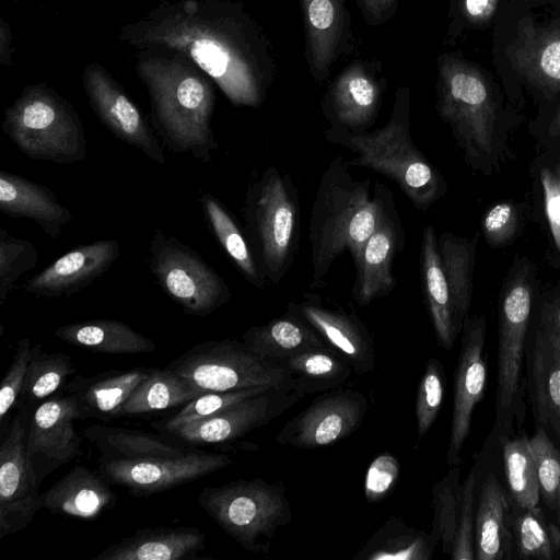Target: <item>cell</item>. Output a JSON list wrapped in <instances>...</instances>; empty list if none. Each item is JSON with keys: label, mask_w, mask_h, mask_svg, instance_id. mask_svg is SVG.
<instances>
[{"label": "cell", "mask_w": 560, "mask_h": 560, "mask_svg": "<svg viewBox=\"0 0 560 560\" xmlns=\"http://www.w3.org/2000/svg\"><path fill=\"white\" fill-rule=\"evenodd\" d=\"M506 57L513 70L532 85L551 92L560 90V24L541 25L523 16Z\"/></svg>", "instance_id": "d4e9b609"}, {"label": "cell", "mask_w": 560, "mask_h": 560, "mask_svg": "<svg viewBox=\"0 0 560 560\" xmlns=\"http://www.w3.org/2000/svg\"><path fill=\"white\" fill-rule=\"evenodd\" d=\"M243 213L247 236L268 283L287 276L300 244V203L288 173L268 166L252 183Z\"/></svg>", "instance_id": "8992f818"}, {"label": "cell", "mask_w": 560, "mask_h": 560, "mask_svg": "<svg viewBox=\"0 0 560 560\" xmlns=\"http://www.w3.org/2000/svg\"><path fill=\"white\" fill-rule=\"evenodd\" d=\"M436 110L474 167L493 154L495 103L482 72L455 54L438 59Z\"/></svg>", "instance_id": "ba28073f"}, {"label": "cell", "mask_w": 560, "mask_h": 560, "mask_svg": "<svg viewBox=\"0 0 560 560\" xmlns=\"http://www.w3.org/2000/svg\"><path fill=\"white\" fill-rule=\"evenodd\" d=\"M54 335L91 352L108 354L148 353L155 350L153 340L116 319H93L58 327Z\"/></svg>", "instance_id": "836d02e7"}, {"label": "cell", "mask_w": 560, "mask_h": 560, "mask_svg": "<svg viewBox=\"0 0 560 560\" xmlns=\"http://www.w3.org/2000/svg\"><path fill=\"white\" fill-rule=\"evenodd\" d=\"M165 368L205 392L257 387L292 392L290 376L280 362L259 357L233 338L197 343Z\"/></svg>", "instance_id": "30bf717a"}, {"label": "cell", "mask_w": 560, "mask_h": 560, "mask_svg": "<svg viewBox=\"0 0 560 560\" xmlns=\"http://www.w3.org/2000/svg\"><path fill=\"white\" fill-rule=\"evenodd\" d=\"M119 255L116 240H98L80 245L30 278L22 289L38 298L70 296L103 276Z\"/></svg>", "instance_id": "603a6c76"}, {"label": "cell", "mask_w": 560, "mask_h": 560, "mask_svg": "<svg viewBox=\"0 0 560 560\" xmlns=\"http://www.w3.org/2000/svg\"><path fill=\"white\" fill-rule=\"evenodd\" d=\"M555 173H556L557 177L560 179V165H557L555 167Z\"/></svg>", "instance_id": "94428289"}, {"label": "cell", "mask_w": 560, "mask_h": 560, "mask_svg": "<svg viewBox=\"0 0 560 560\" xmlns=\"http://www.w3.org/2000/svg\"><path fill=\"white\" fill-rule=\"evenodd\" d=\"M0 210L10 218L33 220L52 238L73 218L47 187L7 171L0 172Z\"/></svg>", "instance_id": "4dcf8cb0"}, {"label": "cell", "mask_w": 560, "mask_h": 560, "mask_svg": "<svg viewBox=\"0 0 560 560\" xmlns=\"http://www.w3.org/2000/svg\"><path fill=\"white\" fill-rule=\"evenodd\" d=\"M305 58L315 82L328 79L332 65L351 48L350 14L345 0H300Z\"/></svg>", "instance_id": "cb8c5ba5"}, {"label": "cell", "mask_w": 560, "mask_h": 560, "mask_svg": "<svg viewBox=\"0 0 560 560\" xmlns=\"http://www.w3.org/2000/svg\"><path fill=\"white\" fill-rule=\"evenodd\" d=\"M82 79L90 106L102 124L120 141L165 164L167 159L153 129L107 69L91 62Z\"/></svg>", "instance_id": "e0dca14e"}, {"label": "cell", "mask_w": 560, "mask_h": 560, "mask_svg": "<svg viewBox=\"0 0 560 560\" xmlns=\"http://www.w3.org/2000/svg\"><path fill=\"white\" fill-rule=\"evenodd\" d=\"M527 400L536 427L551 431L560 443V329L549 303L541 310L526 343Z\"/></svg>", "instance_id": "ac0fdd59"}, {"label": "cell", "mask_w": 560, "mask_h": 560, "mask_svg": "<svg viewBox=\"0 0 560 560\" xmlns=\"http://www.w3.org/2000/svg\"><path fill=\"white\" fill-rule=\"evenodd\" d=\"M550 305V308L552 311V314L555 316V319L558 324V327L560 329V294L557 295L551 302H548Z\"/></svg>", "instance_id": "6f0895ef"}, {"label": "cell", "mask_w": 560, "mask_h": 560, "mask_svg": "<svg viewBox=\"0 0 560 560\" xmlns=\"http://www.w3.org/2000/svg\"><path fill=\"white\" fill-rule=\"evenodd\" d=\"M268 389L271 388L257 387L230 392H207L184 405L173 417L152 423V425L160 429L163 433H167L182 424L210 417Z\"/></svg>", "instance_id": "f6af8a7d"}, {"label": "cell", "mask_w": 560, "mask_h": 560, "mask_svg": "<svg viewBox=\"0 0 560 560\" xmlns=\"http://www.w3.org/2000/svg\"><path fill=\"white\" fill-rule=\"evenodd\" d=\"M405 247V231L388 190L377 225L353 258L352 296L360 306L388 295L397 285L393 261Z\"/></svg>", "instance_id": "ffe728a7"}, {"label": "cell", "mask_w": 560, "mask_h": 560, "mask_svg": "<svg viewBox=\"0 0 560 560\" xmlns=\"http://www.w3.org/2000/svg\"><path fill=\"white\" fill-rule=\"evenodd\" d=\"M528 443L537 470L540 501L555 513L560 487V447L556 445L545 427H536L535 433L528 438Z\"/></svg>", "instance_id": "ee69618b"}, {"label": "cell", "mask_w": 560, "mask_h": 560, "mask_svg": "<svg viewBox=\"0 0 560 560\" xmlns=\"http://www.w3.org/2000/svg\"><path fill=\"white\" fill-rule=\"evenodd\" d=\"M499 0H458L460 15L471 24L489 21L497 11Z\"/></svg>", "instance_id": "11a10c76"}, {"label": "cell", "mask_w": 560, "mask_h": 560, "mask_svg": "<svg viewBox=\"0 0 560 560\" xmlns=\"http://www.w3.org/2000/svg\"><path fill=\"white\" fill-rule=\"evenodd\" d=\"M459 475V466L451 467L432 487L433 521L430 533L447 555L453 549L462 505L463 485Z\"/></svg>", "instance_id": "7bdbcfd3"}, {"label": "cell", "mask_w": 560, "mask_h": 560, "mask_svg": "<svg viewBox=\"0 0 560 560\" xmlns=\"http://www.w3.org/2000/svg\"><path fill=\"white\" fill-rule=\"evenodd\" d=\"M291 380V389L302 398L341 387L352 368L329 347L315 348L280 362Z\"/></svg>", "instance_id": "e575fe53"}, {"label": "cell", "mask_w": 560, "mask_h": 560, "mask_svg": "<svg viewBox=\"0 0 560 560\" xmlns=\"http://www.w3.org/2000/svg\"><path fill=\"white\" fill-rule=\"evenodd\" d=\"M205 393L167 368L152 369L148 378L135 388L122 405L121 411L124 416L160 411L186 405Z\"/></svg>", "instance_id": "f35d334b"}, {"label": "cell", "mask_w": 560, "mask_h": 560, "mask_svg": "<svg viewBox=\"0 0 560 560\" xmlns=\"http://www.w3.org/2000/svg\"><path fill=\"white\" fill-rule=\"evenodd\" d=\"M511 500L497 475L489 472L481 485L475 514V560L515 558L510 527Z\"/></svg>", "instance_id": "f1b7e54d"}, {"label": "cell", "mask_w": 560, "mask_h": 560, "mask_svg": "<svg viewBox=\"0 0 560 560\" xmlns=\"http://www.w3.org/2000/svg\"><path fill=\"white\" fill-rule=\"evenodd\" d=\"M135 69L148 91L153 127L164 143L174 152L211 162L219 148L211 127L213 80L179 52L141 51Z\"/></svg>", "instance_id": "7a4b0ae2"}, {"label": "cell", "mask_w": 560, "mask_h": 560, "mask_svg": "<svg viewBox=\"0 0 560 560\" xmlns=\"http://www.w3.org/2000/svg\"><path fill=\"white\" fill-rule=\"evenodd\" d=\"M75 372L72 359L63 352H45L37 343L31 349L28 369L19 402L32 411L66 384Z\"/></svg>", "instance_id": "b9f144b4"}, {"label": "cell", "mask_w": 560, "mask_h": 560, "mask_svg": "<svg viewBox=\"0 0 560 560\" xmlns=\"http://www.w3.org/2000/svg\"><path fill=\"white\" fill-rule=\"evenodd\" d=\"M287 310L306 322L355 373L366 374L374 370L373 337L355 313L325 306L320 296L313 292L304 293L299 302H289Z\"/></svg>", "instance_id": "7402d4cb"}, {"label": "cell", "mask_w": 560, "mask_h": 560, "mask_svg": "<svg viewBox=\"0 0 560 560\" xmlns=\"http://www.w3.org/2000/svg\"><path fill=\"white\" fill-rule=\"evenodd\" d=\"M532 306V284L526 272L517 271L505 285L499 306L495 417L483 450L515 435L525 421L524 366Z\"/></svg>", "instance_id": "52a82bcc"}, {"label": "cell", "mask_w": 560, "mask_h": 560, "mask_svg": "<svg viewBox=\"0 0 560 560\" xmlns=\"http://www.w3.org/2000/svg\"><path fill=\"white\" fill-rule=\"evenodd\" d=\"M117 494L109 482L82 465L74 466L40 494L42 509L80 520H94L115 506Z\"/></svg>", "instance_id": "83f0119b"}, {"label": "cell", "mask_w": 560, "mask_h": 560, "mask_svg": "<svg viewBox=\"0 0 560 560\" xmlns=\"http://www.w3.org/2000/svg\"><path fill=\"white\" fill-rule=\"evenodd\" d=\"M438 244L454 314L457 323L463 327L472 296L475 243L445 232L438 237Z\"/></svg>", "instance_id": "ab89813d"}, {"label": "cell", "mask_w": 560, "mask_h": 560, "mask_svg": "<svg viewBox=\"0 0 560 560\" xmlns=\"http://www.w3.org/2000/svg\"><path fill=\"white\" fill-rule=\"evenodd\" d=\"M555 521H556L558 527L560 528V487H559V495H558V505H557V510L555 512Z\"/></svg>", "instance_id": "91938a15"}, {"label": "cell", "mask_w": 560, "mask_h": 560, "mask_svg": "<svg viewBox=\"0 0 560 560\" xmlns=\"http://www.w3.org/2000/svg\"><path fill=\"white\" fill-rule=\"evenodd\" d=\"M205 544L206 534L196 527H145L109 545L93 560H194Z\"/></svg>", "instance_id": "4316f807"}, {"label": "cell", "mask_w": 560, "mask_h": 560, "mask_svg": "<svg viewBox=\"0 0 560 560\" xmlns=\"http://www.w3.org/2000/svg\"><path fill=\"white\" fill-rule=\"evenodd\" d=\"M400 465L390 453L378 454L370 464L364 482L368 502L377 503L388 497L398 482Z\"/></svg>", "instance_id": "f907efd6"}, {"label": "cell", "mask_w": 560, "mask_h": 560, "mask_svg": "<svg viewBox=\"0 0 560 560\" xmlns=\"http://www.w3.org/2000/svg\"><path fill=\"white\" fill-rule=\"evenodd\" d=\"M385 90L378 65L355 60L332 80L322 101L330 126L349 130L371 127L377 117Z\"/></svg>", "instance_id": "44dd1931"}, {"label": "cell", "mask_w": 560, "mask_h": 560, "mask_svg": "<svg viewBox=\"0 0 560 560\" xmlns=\"http://www.w3.org/2000/svg\"><path fill=\"white\" fill-rule=\"evenodd\" d=\"M368 405L366 396L358 390L336 388L325 392L289 420L276 441L303 450L332 445L359 429Z\"/></svg>", "instance_id": "5bb4252c"}, {"label": "cell", "mask_w": 560, "mask_h": 560, "mask_svg": "<svg viewBox=\"0 0 560 560\" xmlns=\"http://www.w3.org/2000/svg\"><path fill=\"white\" fill-rule=\"evenodd\" d=\"M208 224L218 242L245 278L253 287L262 289L267 280L260 269L248 236L241 229L231 212L211 194L200 197Z\"/></svg>", "instance_id": "d590c367"}, {"label": "cell", "mask_w": 560, "mask_h": 560, "mask_svg": "<svg viewBox=\"0 0 560 560\" xmlns=\"http://www.w3.org/2000/svg\"><path fill=\"white\" fill-rule=\"evenodd\" d=\"M476 467L463 483L462 505L453 549V560H475Z\"/></svg>", "instance_id": "c3c4849f"}, {"label": "cell", "mask_w": 560, "mask_h": 560, "mask_svg": "<svg viewBox=\"0 0 560 560\" xmlns=\"http://www.w3.org/2000/svg\"><path fill=\"white\" fill-rule=\"evenodd\" d=\"M151 372L152 368L137 366L77 375L66 384V393L77 404L79 420L95 418L109 422L124 416L122 405Z\"/></svg>", "instance_id": "484cf974"}, {"label": "cell", "mask_w": 560, "mask_h": 560, "mask_svg": "<svg viewBox=\"0 0 560 560\" xmlns=\"http://www.w3.org/2000/svg\"><path fill=\"white\" fill-rule=\"evenodd\" d=\"M117 38L141 51L186 56L234 106H260L277 73L269 37L240 1L161 0Z\"/></svg>", "instance_id": "6da1fadb"}, {"label": "cell", "mask_w": 560, "mask_h": 560, "mask_svg": "<svg viewBox=\"0 0 560 560\" xmlns=\"http://www.w3.org/2000/svg\"><path fill=\"white\" fill-rule=\"evenodd\" d=\"M545 210L557 248L560 250V179L548 168L540 172Z\"/></svg>", "instance_id": "f5cc1de1"}, {"label": "cell", "mask_w": 560, "mask_h": 560, "mask_svg": "<svg viewBox=\"0 0 560 560\" xmlns=\"http://www.w3.org/2000/svg\"><path fill=\"white\" fill-rule=\"evenodd\" d=\"M37 260L38 253L32 242L0 230V308L18 279L34 269Z\"/></svg>", "instance_id": "bcb514c9"}, {"label": "cell", "mask_w": 560, "mask_h": 560, "mask_svg": "<svg viewBox=\"0 0 560 560\" xmlns=\"http://www.w3.org/2000/svg\"><path fill=\"white\" fill-rule=\"evenodd\" d=\"M518 214L514 205L501 202L492 207L485 215L482 230L489 245H506L515 235Z\"/></svg>", "instance_id": "816d5d0a"}, {"label": "cell", "mask_w": 560, "mask_h": 560, "mask_svg": "<svg viewBox=\"0 0 560 560\" xmlns=\"http://www.w3.org/2000/svg\"><path fill=\"white\" fill-rule=\"evenodd\" d=\"M234 464L228 454L199 448L175 457L98 458V471L133 497H149L195 481Z\"/></svg>", "instance_id": "7c38bea8"}, {"label": "cell", "mask_w": 560, "mask_h": 560, "mask_svg": "<svg viewBox=\"0 0 560 560\" xmlns=\"http://www.w3.org/2000/svg\"><path fill=\"white\" fill-rule=\"evenodd\" d=\"M198 503L230 537L255 553L268 552L277 530L293 517L285 483L262 478L206 487Z\"/></svg>", "instance_id": "9c48e42d"}, {"label": "cell", "mask_w": 560, "mask_h": 560, "mask_svg": "<svg viewBox=\"0 0 560 560\" xmlns=\"http://www.w3.org/2000/svg\"><path fill=\"white\" fill-rule=\"evenodd\" d=\"M550 131L553 135L560 136V105L550 126Z\"/></svg>", "instance_id": "680465c9"}, {"label": "cell", "mask_w": 560, "mask_h": 560, "mask_svg": "<svg viewBox=\"0 0 560 560\" xmlns=\"http://www.w3.org/2000/svg\"><path fill=\"white\" fill-rule=\"evenodd\" d=\"M438 541L430 532L388 518L354 556L355 560H430Z\"/></svg>", "instance_id": "8d00e7d4"}, {"label": "cell", "mask_w": 560, "mask_h": 560, "mask_svg": "<svg viewBox=\"0 0 560 560\" xmlns=\"http://www.w3.org/2000/svg\"><path fill=\"white\" fill-rule=\"evenodd\" d=\"M301 399L302 397L293 392L271 388L210 417L182 424L167 434L189 445L234 442L268 424Z\"/></svg>", "instance_id": "d6986e66"}, {"label": "cell", "mask_w": 560, "mask_h": 560, "mask_svg": "<svg viewBox=\"0 0 560 560\" xmlns=\"http://www.w3.org/2000/svg\"><path fill=\"white\" fill-rule=\"evenodd\" d=\"M460 350L454 372V399L445 463L459 466L462 451L471 430L472 413L487 385L485 357L486 318L466 317L460 331Z\"/></svg>", "instance_id": "2e32d148"}, {"label": "cell", "mask_w": 560, "mask_h": 560, "mask_svg": "<svg viewBox=\"0 0 560 560\" xmlns=\"http://www.w3.org/2000/svg\"><path fill=\"white\" fill-rule=\"evenodd\" d=\"M242 341L259 357L275 362L328 347L306 322L289 310L265 325L248 328Z\"/></svg>", "instance_id": "d6a6232c"}, {"label": "cell", "mask_w": 560, "mask_h": 560, "mask_svg": "<svg viewBox=\"0 0 560 560\" xmlns=\"http://www.w3.org/2000/svg\"><path fill=\"white\" fill-rule=\"evenodd\" d=\"M358 8L370 26L383 25L397 12L399 0H355Z\"/></svg>", "instance_id": "db71d44e"}, {"label": "cell", "mask_w": 560, "mask_h": 560, "mask_svg": "<svg viewBox=\"0 0 560 560\" xmlns=\"http://www.w3.org/2000/svg\"><path fill=\"white\" fill-rule=\"evenodd\" d=\"M149 268L187 315H210L231 299L223 278L188 245L162 230L153 235Z\"/></svg>", "instance_id": "8fae6325"}, {"label": "cell", "mask_w": 560, "mask_h": 560, "mask_svg": "<svg viewBox=\"0 0 560 560\" xmlns=\"http://www.w3.org/2000/svg\"><path fill=\"white\" fill-rule=\"evenodd\" d=\"M1 127L32 160L72 164L86 156V137L79 114L46 83L26 85L5 109Z\"/></svg>", "instance_id": "5b68a950"}, {"label": "cell", "mask_w": 560, "mask_h": 560, "mask_svg": "<svg viewBox=\"0 0 560 560\" xmlns=\"http://www.w3.org/2000/svg\"><path fill=\"white\" fill-rule=\"evenodd\" d=\"M443 364L435 358L429 359L420 380L416 398L418 440H422L434 423L445 395Z\"/></svg>", "instance_id": "7dc6e473"}, {"label": "cell", "mask_w": 560, "mask_h": 560, "mask_svg": "<svg viewBox=\"0 0 560 560\" xmlns=\"http://www.w3.org/2000/svg\"><path fill=\"white\" fill-rule=\"evenodd\" d=\"M525 431L500 441L506 490L511 503L520 508H533L540 502L536 466Z\"/></svg>", "instance_id": "60d3db41"}, {"label": "cell", "mask_w": 560, "mask_h": 560, "mask_svg": "<svg viewBox=\"0 0 560 560\" xmlns=\"http://www.w3.org/2000/svg\"><path fill=\"white\" fill-rule=\"evenodd\" d=\"M324 137L357 153V158L347 161L348 166L366 167L384 175L420 211H428L446 191L439 170L412 141L408 85L396 90L392 114L383 127L368 131L329 126Z\"/></svg>", "instance_id": "277c9868"}, {"label": "cell", "mask_w": 560, "mask_h": 560, "mask_svg": "<svg viewBox=\"0 0 560 560\" xmlns=\"http://www.w3.org/2000/svg\"><path fill=\"white\" fill-rule=\"evenodd\" d=\"M14 52L13 35L10 25L0 18V63L4 67L12 65V56Z\"/></svg>", "instance_id": "9f6ffc18"}, {"label": "cell", "mask_w": 560, "mask_h": 560, "mask_svg": "<svg viewBox=\"0 0 560 560\" xmlns=\"http://www.w3.org/2000/svg\"><path fill=\"white\" fill-rule=\"evenodd\" d=\"M419 261L422 294L438 343L450 351L463 327L459 326L454 314L438 236L431 224L427 225L422 232Z\"/></svg>", "instance_id": "f546056e"}, {"label": "cell", "mask_w": 560, "mask_h": 560, "mask_svg": "<svg viewBox=\"0 0 560 560\" xmlns=\"http://www.w3.org/2000/svg\"><path fill=\"white\" fill-rule=\"evenodd\" d=\"M510 527L515 558L560 559V528L539 504L520 508L511 503Z\"/></svg>", "instance_id": "74e56055"}, {"label": "cell", "mask_w": 560, "mask_h": 560, "mask_svg": "<svg viewBox=\"0 0 560 560\" xmlns=\"http://www.w3.org/2000/svg\"><path fill=\"white\" fill-rule=\"evenodd\" d=\"M30 338H21L18 341L13 360L1 382L0 387V430L4 434L8 417L12 407L20 398L25 381L31 357Z\"/></svg>", "instance_id": "681fc988"}, {"label": "cell", "mask_w": 560, "mask_h": 560, "mask_svg": "<svg viewBox=\"0 0 560 560\" xmlns=\"http://www.w3.org/2000/svg\"><path fill=\"white\" fill-rule=\"evenodd\" d=\"M347 161L337 156L319 178L308 224L311 289L326 284L336 259L349 250L352 259L372 234L382 215L388 189L375 182L359 180Z\"/></svg>", "instance_id": "3957f363"}, {"label": "cell", "mask_w": 560, "mask_h": 560, "mask_svg": "<svg viewBox=\"0 0 560 560\" xmlns=\"http://www.w3.org/2000/svg\"><path fill=\"white\" fill-rule=\"evenodd\" d=\"M75 420L79 412L70 395L44 400L33 410L25 452L31 480L37 489L56 469L83 454Z\"/></svg>", "instance_id": "4fadbf2b"}, {"label": "cell", "mask_w": 560, "mask_h": 560, "mask_svg": "<svg viewBox=\"0 0 560 560\" xmlns=\"http://www.w3.org/2000/svg\"><path fill=\"white\" fill-rule=\"evenodd\" d=\"M32 410L19 404L0 444V538L27 527L42 509L26 462L25 439Z\"/></svg>", "instance_id": "9a60e30c"}, {"label": "cell", "mask_w": 560, "mask_h": 560, "mask_svg": "<svg viewBox=\"0 0 560 560\" xmlns=\"http://www.w3.org/2000/svg\"><path fill=\"white\" fill-rule=\"evenodd\" d=\"M84 438L100 451L102 458L139 459L154 456H182L196 450L171 434L102 424L90 425L82 431Z\"/></svg>", "instance_id": "1f68e13d"}]
</instances>
